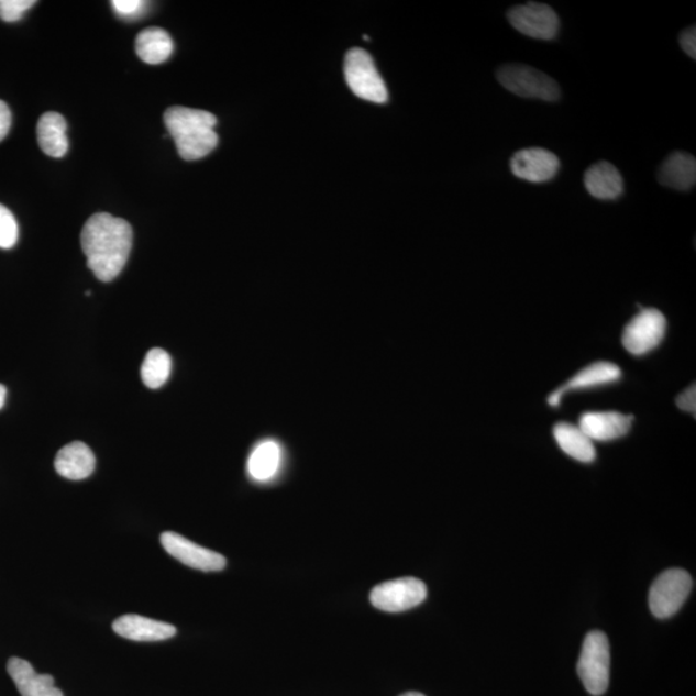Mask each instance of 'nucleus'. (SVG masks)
Listing matches in <instances>:
<instances>
[{
  "instance_id": "aec40b11",
  "label": "nucleus",
  "mask_w": 696,
  "mask_h": 696,
  "mask_svg": "<svg viewBox=\"0 0 696 696\" xmlns=\"http://www.w3.org/2000/svg\"><path fill=\"white\" fill-rule=\"evenodd\" d=\"M174 41L164 29L148 27L137 35V56L148 65L166 63L174 54Z\"/></svg>"
},
{
  "instance_id": "1a4fd4ad",
  "label": "nucleus",
  "mask_w": 696,
  "mask_h": 696,
  "mask_svg": "<svg viewBox=\"0 0 696 696\" xmlns=\"http://www.w3.org/2000/svg\"><path fill=\"white\" fill-rule=\"evenodd\" d=\"M519 33L539 41H551L560 29L557 13L550 5L537 2L516 5L507 14Z\"/></svg>"
},
{
  "instance_id": "5701e85b",
  "label": "nucleus",
  "mask_w": 696,
  "mask_h": 696,
  "mask_svg": "<svg viewBox=\"0 0 696 696\" xmlns=\"http://www.w3.org/2000/svg\"><path fill=\"white\" fill-rule=\"evenodd\" d=\"M172 361L162 349L150 350L142 363L141 378L148 388H161L170 376Z\"/></svg>"
},
{
  "instance_id": "f8f14e48",
  "label": "nucleus",
  "mask_w": 696,
  "mask_h": 696,
  "mask_svg": "<svg viewBox=\"0 0 696 696\" xmlns=\"http://www.w3.org/2000/svg\"><path fill=\"white\" fill-rule=\"evenodd\" d=\"M632 422V416L618 411H589L581 417L578 428L593 441H611L626 437Z\"/></svg>"
},
{
  "instance_id": "c85d7f7f",
  "label": "nucleus",
  "mask_w": 696,
  "mask_h": 696,
  "mask_svg": "<svg viewBox=\"0 0 696 696\" xmlns=\"http://www.w3.org/2000/svg\"><path fill=\"white\" fill-rule=\"evenodd\" d=\"M12 125V114L7 104L3 101H0V141H3L9 134Z\"/></svg>"
},
{
  "instance_id": "c756f323",
  "label": "nucleus",
  "mask_w": 696,
  "mask_h": 696,
  "mask_svg": "<svg viewBox=\"0 0 696 696\" xmlns=\"http://www.w3.org/2000/svg\"><path fill=\"white\" fill-rule=\"evenodd\" d=\"M7 398V388L3 385H0V409L4 407Z\"/></svg>"
},
{
  "instance_id": "7ed1b4c3",
  "label": "nucleus",
  "mask_w": 696,
  "mask_h": 696,
  "mask_svg": "<svg viewBox=\"0 0 696 696\" xmlns=\"http://www.w3.org/2000/svg\"><path fill=\"white\" fill-rule=\"evenodd\" d=\"M576 671L590 695L600 696L608 691L610 647L605 633L594 631L586 636Z\"/></svg>"
},
{
  "instance_id": "a878e982",
  "label": "nucleus",
  "mask_w": 696,
  "mask_h": 696,
  "mask_svg": "<svg viewBox=\"0 0 696 696\" xmlns=\"http://www.w3.org/2000/svg\"><path fill=\"white\" fill-rule=\"evenodd\" d=\"M146 4L142 0H114V2H111L112 9L115 10L119 16L124 19L141 16L142 11L146 9Z\"/></svg>"
},
{
  "instance_id": "393cba45",
  "label": "nucleus",
  "mask_w": 696,
  "mask_h": 696,
  "mask_svg": "<svg viewBox=\"0 0 696 696\" xmlns=\"http://www.w3.org/2000/svg\"><path fill=\"white\" fill-rule=\"evenodd\" d=\"M33 5L34 0H0V19L5 22L20 21Z\"/></svg>"
},
{
  "instance_id": "dca6fc26",
  "label": "nucleus",
  "mask_w": 696,
  "mask_h": 696,
  "mask_svg": "<svg viewBox=\"0 0 696 696\" xmlns=\"http://www.w3.org/2000/svg\"><path fill=\"white\" fill-rule=\"evenodd\" d=\"M622 376V371L616 364L608 362H600L590 364L587 368L581 371L578 374L567 382L563 387L557 388L555 393L549 396V404L551 407H559L561 398L568 390H579V388H589L601 385L611 384Z\"/></svg>"
},
{
  "instance_id": "9d476101",
  "label": "nucleus",
  "mask_w": 696,
  "mask_h": 696,
  "mask_svg": "<svg viewBox=\"0 0 696 696\" xmlns=\"http://www.w3.org/2000/svg\"><path fill=\"white\" fill-rule=\"evenodd\" d=\"M163 549L166 550L172 557H175L186 566L197 568L200 572H220L227 566V559L220 553L201 548L189 539L166 531L161 537Z\"/></svg>"
},
{
  "instance_id": "b1692460",
  "label": "nucleus",
  "mask_w": 696,
  "mask_h": 696,
  "mask_svg": "<svg viewBox=\"0 0 696 696\" xmlns=\"http://www.w3.org/2000/svg\"><path fill=\"white\" fill-rule=\"evenodd\" d=\"M19 241V224L9 208L0 205V248L11 250Z\"/></svg>"
},
{
  "instance_id": "4468645a",
  "label": "nucleus",
  "mask_w": 696,
  "mask_h": 696,
  "mask_svg": "<svg viewBox=\"0 0 696 696\" xmlns=\"http://www.w3.org/2000/svg\"><path fill=\"white\" fill-rule=\"evenodd\" d=\"M7 671L21 696H64L63 692L55 686L54 677L40 675L27 661L11 658L7 664Z\"/></svg>"
},
{
  "instance_id": "ddd939ff",
  "label": "nucleus",
  "mask_w": 696,
  "mask_h": 696,
  "mask_svg": "<svg viewBox=\"0 0 696 696\" xmlns=\"http://www.w3.org/2000/svg\"><path fill=\"white\" fill-rule=\"evenodd\" d=\"M112 630L126 640L153 642L174 638L177 633L176 627L141 616H123L112 623Z\"/></svg>"
},
{
  "instance_id": "6e6552de",
  "label": "nucleus",
  "mask_w": 696,
  "mask_h": 696,
  "mask_svg": "<svg viewBox=\"0 0 696 696\" xmlns=\"http://www.w3.org/2000/svg\"><path fill=\"white\" fill-rule=\"evenodd\" d=\"M665 329H667V320L660 310H642L625 328L623 346L632 355H645L660 346Z\"/></svg>"
},
{
  "instance_id": "f03ea898",
  "label": "nucleus",
  "mask_w": 696,
  "mask_h": 696,
  "mask_svg": "<svg viewBox=\"0 0 696 696\" xmlns=\"http://www.w3.org/2000/svg\"><path fill=\"white\" fill-rule=\"evenodd\" d=\"M164 124L184 161L205 158L219 145V136L214 131L217 118L211 112L184 107L169 108L164 112Z\"/></svg>"
},
{
  "instance_id": "6ab92c4d",
  "label": "nucleus",
  "mask_w": 696,
  "mask_h": 696,
  "mask_svg": "<svg viewBox=\"0 0 696 696\" xmlns=\"http://www.w3.org/2000/svg\"><path fill=\"white\" fill-rule=\"evenodd\" d=\"M67 124L65 118L58 112H46L40 119L36 126L37 142L44 154L52 158H64L69 150V140L66 136Z\"/></svg>"
},
{
  "instance_id": "bb28decb",
  "label": "nucleus",
  "mask_w": 696,
  "mask_h": 696,
  "mask_svg": "<svg viewBox=\"0 0 696 696\" xmlns=\"http://www.w3.org/2000/svg\"><path fill=\"white\" fill-rule=\"evenodd\" d=\"M680 44L681 47L685 51V54L688 57L695 59L696 57V29L688 27L684 30L683 33L680 34Z\"/></svg>"
},
{
  "instance_id": "39448f33",
  "label": "nucleus",
  "mask_w": 696,
  "mask_h": 696,
  "mask_svg": "<svg viewBox=\"0 0 696 696\" xmlns=\"http://www.w3.org/2000/svg\"><path fill=\"white\" fill-rule=\"evenodd\" d=\"M344 77L358 99L374 103L387 102V87L368 52L361 48L349 52L344 63Z\"/></svg>"
},
{
  "instance_id": "423d86ee",
  "label": "nucleus",
  "mask_w": 696,
  "mask_h": 696,
  "mask_svg": "<svg viewBox=\"0 0 696 696\" xmlns=\"http://www.w3.org/2000/svg\"><path fill=\"white\" fill-rule=\"evenodd\" d=\"M693 589L691 574L681 568H670L654 581L649 593V606L654 617L667 619L683 608Z\"/></svg>"
},
{
  "instance_id": "f3484780",
  "label": "nucleus",
  "mask_w": 696,
  "mask_h": 696,
  "mask_svg": "<svg viewBox=\"0 0 696 696\" xmlns=\"http://www.w3.org/2000/svg\"><path fill=\"white\" fill-rule=\"evenodd\" d=\"M585 186L590 196L600 200L618 199L625 190L622 175L609 162H598L589 167L585 175Z\"/></svg>"
},
{
  "instance_id": "7c9ffc66",
  "label": "nucleus",
  "mask_w": 696,
  "mask_h": 696,
  "mask_svg": "<svg viewBox=\"0 0 696 696\" xmlns=\"http://www.w3.org/2000/svg\"><path fill=\"white\" fill-rule=\"evenodd\" d=\"M400 696H426V695H423L421 693H417V692H409V693L402 694Z\"/></svg>"
},
{
  "instance_id": "20e7f679",
  "label": "nucleus",
  "mask_w": 696,
  "mask_h": 696,
  "mask_svg": "<svg viewBox=\"0 0 696 696\" xmlns=\"http://www.w3.org/2000/svg\"><path fill=\"white\" fill-rule=\"evenodd\" d=\"M497 79L507 91L523 99L555 102L561 97L560 87L550 75L528 65H504L497 71Z\"/></svg>"
},
{
  "instance_id": "a211bd4d",
  "label": "nucleus",
  "mask_w": 696,
  "mask_h": 696,
  "mask_svg": "<svg viewBox=\"0 0 696 696\" xmlns=\"http://www.w3.org/2000/svg\"><path fill=\"white\" fill-rule=\"evenodd\" d=\"M660 184L678 191L692 190L696 183V161L693 155L676 152L665 159L658 172Z\"/></svg>"
},
{
  "instance_id": "2eb2a0df",
  "label": "nucleus",
  "mask_w": 696,
  "mask_h": 696,
  "mask_svg": "<svg viewBox=\"0 0 696 696\" xmlns=\"http://www.w3.org/2000/svg\"><path fill=\"white\" fill-rule=\"evenodd\" d=\"M96 467L95 454L91 448L74 441L59 451L55 460V468L58 475L69 480H85V478L93 474Z\"/></svg>"
},
{
  "instance_id": "cd10ccee",
  "label": "nucleus",
  "mask_w": 696,
  "mask_h": 696,
  "mask_svg": "<svg viewBox=\"0 0 696 696\" xmlns=\"http://www.w3.org/2000/svg\"><path fill=\"white\" fill-rule=\"evenodd\" d=\"M676 404L681 410L687 411V413H693L695 416V411H696L695 385L688 387L686 391L677 396Z\"/></svg>"
},
{
  "instance_id": "0eeeda50",
  "label": "nucleus",
  "mask_w": 696,
  "mask_h": 696,
  "mask_svg": "<svg viewBox=\"0 0 696 696\" xmlns=\"http://www.w3.org/2000/svg\"><path fill=\"white\" fill-rule=\"evenodd\" d=\"M428 597V587L422 581L407 576L374 587L371 601L374 608L387 612H400L416 608Z\"/></svg>"
},
{
  "instance_id": "412c9836",
  "label": "nucleus",
  "mask_w": 696,
  "mask_h": 696,
  "mask_svg": "<svg viewBox=\"0 0 696 696\" xmlns=\"http://www.w3.org/2000/svg\"><path fill=\"white\" fill-rule=\"evenodd\" d=\"M553 437L563 452L571 455L572 459L590 463L596 459V449L594 441L590 440L585 432L571 423H557L553 429Z\"/></svg>"
},
{
  "instance_id": "9b49d317",
  "label": "nucleus",
  "mask_w": 696,
  "mask_h": 696,
  "mask_svg": "<svg viewBox=\"0 0 696 696\" xmlns=\"http://www.w3.org/2000/svg\"><path fill=\"white\" fill-rule=\"evenodd\" d=\"M510 167L523 181L542 184L555 178L560 169L557 156L542 147L522 148L512 156Z\"/></svg>"
},
{
  "instance_id": "4be33fe9",
  "label": "nucleus",
  "mask_w": 696,
  "mask_h": 696,
  "mask_svg": "<svg viewBox=\"0 0 696 696\" xmlns=\"http://www.w3.org/2000/svg\"><path fill=\"white\" fill-rule=\"evenodd\" d=\"M281 446L274 440L261 441L248 460V473L253 480L268 482L278 474L281 464Z\"/></svg>"
},
{
  "instance_id": "f257e3e1",
  "label": "nucleus",
  "mask_w": 696,
  "mask_h": 696,
  "mask_svg": "<svg viewBox=\"0 0 696 696\" xmlns=\"http://www.w3.org/2000/svg\"><path fill=\"white\" fill-rule=\"evenodd\" d=\"M131 224L109 213H96L81 231L80 243L87 266L96 278L110 283L123 272L132 250Z\"/></svg>"
}]
</instances>
